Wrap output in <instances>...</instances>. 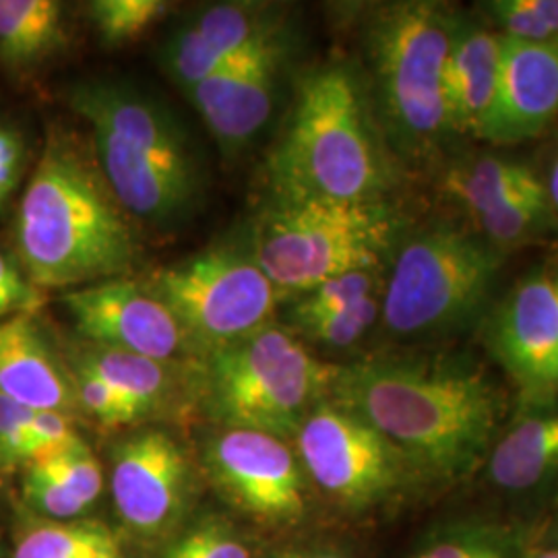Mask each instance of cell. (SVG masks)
<instances>
[{
	"label": "cell",
	"instance_id": "obj_1",
	"mask_svg": "<svg viewBox=\"0 0 558 558\" xmlns=\"http://www.w3.org/2000/svg\"><path fill=\"white\" fill-rule=\"evenodd\" d=\"M135 228L92 145L52 129L17 205L15 257L27 279L38 290H73L126 278L140 259Z\"/></svg>",
	"mask_w": 558,
	"mask_h": 558
},
{
	"label": "cell",
	"instance_id": "obj_6",
	"mask_svg": "<svg viewBox=\"0 0 558 558\" xmlns=\"http://www.w3.org/2000/svg\"><path fill=\"white\" fill-rule=\"evenodd\" d=\"M401 234L387 201H331L269 193L244 244L279 296H302L327 279L379 269Z\"/></svg>",
	"mask_w": 558,
	"mask_h": 558
},
{
	"label": "cell",
	"instance_id": "obj_27",
	"mask_svg": "<svg viewBox=\"0 0 558 558\" xmlns=\"http://www.w3.org/2000/svg\"><path fill=\"white\" fill-rule=\"evenodd\" d=\"M377 274L379 269L352 271L311 288L294 302L290 313V325L336 315L362 300L380 294V279Z\"/></svg>",
	"mask_w": 558,
	"mask_h": 558
},
{
	"label": "cell",
	"instance_id": "obj_12",
	"mask_svg": "<svg viewBox=\"0 0 558 558\" xmlns=\"http://www.w3.org/2000/svg\"><path fill=\"white\" fill-rule=\"evenodd\" d=\"M207 472L221 495L263 525H294L306 513L296 453L274 435L223 428L205 449Z\"/></svg>",
	"mask_w": 558,
	"mask_h": 558
},
{
	"label": "cell",
	"instance_id": "obj_11",
	"mask_svg": "<svg viewBox=\"0 0 558 558\" xmlns=\"http://www.w3.org/2000/svg\"><path fill=\"white\" fill-rule=\"evenodd\" d=\"M290 57L292 36L283 27L184 92L218 143L221 156L239 158L267 129L278 108Z\"/></svg>",
	"mask_w": 558,
	"mask_h": 558
},
{
	"label": "cell",
	"instance_id": "obj_10",
	"mask_svg": "<svg viewBox=\"0 0 558 558\" xmlns=\"http://www.w3.org/2000/svg\"><path fill=\"white\" fill-rule=\"evenodd\" d=\"M294 440L311 480L354 511L391 499L420 472L398 445L331 399L311 410Z\"/></svg>",
	"mask_w": 558,
	"mask_h": 558
},
{
	"label": "cell",
	"instance_id": "obj_29",
	"mask_svg": "<svg viewBox=\"0 0 558 558\" xmlns=\"http://www.w3.org/2000/svg\"><path fill=\"white\" fill-rule=\"evenodd\" d=\"M71 377L80 410L94 416L104 426H124L145 418L141 408L131 399L124 398L119 389H114L110 383H106L83 364L73 362Z\"/></svg>",
	"mask_w": 558,
	"mask_h": 558
},
{
	"label": "cell",
	"instance_id": "obj_22",
	"mask_svg": "<svg viewBox=\"0 0 558 558\" xmlns=\"http://www.w3.org/2000/svg\"><path fill=\"white\" fill-rule=\"evenodd\" d=\"M66 44L64 7L54 0H0V64L27 73Z\"/></svg>",
	"mask_w": 558,
	"mask_h": 558
},
{
	"label": "cell",
	"instance_id": "obj_42",
	"mask_svg": "<svg viewBox=\"0 0 558 558\" xmlns=\"http://www.w3.org/2000/svg\"><path fill=\"white\" fill-rule=\"evenodd\" d=\"M536 558H558V550H542Z\"/></svg>",
	"mask_w": 558,
	"mask_h": 558
},
{
	"label": "cell",
	"instance_id": "obj_37",
	"mask_svg": "<svg viewBox=\"0 0 558 558\" xmlns=\"http://www.w3.org/2000/svg\"><path fill=\"white\" fill-rule=\"evenodd\" d=\"M0 292L17 300L25 313H34L41 304V290L27 279L20 259L4 248H0Z\"/></svg>",
	"mask_w": 558,
	"mask_h": 558
},
{
	"label": "cell",
	"instance_id": "obj_23",
	"mask_svg": "<svg viewBox=\"0 0 558 558\" xmlns=\"http://www.w3.org/2000/svg\"><path fill=\"white\" fill-rule=\"evenodd\" d=\"M542 184L544 182L527 166L499 158L461 163L453 168L445 180L447 193L458 201L472 218H478L482 214L499 207L507 201L515 199L523 193H530Z\"/></svg>",
	"mask_w": 558,
	"mask_h": 558
},
{
	"label": "cell",
	"instance_id": "obj_3",
	"mask_svg": "<svg viewBox=\"0 0 558 558\" xmlns=\"http://www.w3.org/2000/svg\"><path fill=\"white\" fill-rule=\"evenodd\" d=\"M92 131V151L122 209L137 226L174 230L207 191L205 161L172 106L133 81L92 80L69 92Z\"/></svg>",
	"mask_w": 558,
	"mask_h": 558
},
{
	"label": "cell",
	"instance_id": "obj_4",
	"mask_svg": "<svg viewBox=\"0 0 558 558\" xmlns=\"http://www.w3.org/2000/svg\"><path fill=\"white\" fill-rule=\"evenodd\" d=\"M269 193L331 201H385L393 184L364 77L345 62L308 71L267 161Z\"/></svg>",
	"mask_w": 558,
	"mask_h": 558
},
{
	"label": "cell",
	"instance_id": "obj_18",
	"mask_svg": "<svg viewBox=\"0 0 558 558\" xmlns=\"http://www.w3.org/2000/svg\"><path fill=\"white\" fill-rule=\"evenodd\" d=\"M0 396L32 410L69 416L80 410L71 371L60 362L34 313L0 323Z\"/></svg>",
	"mask_w": 558,
	"mask_h": 558
},
{
	"label": "cell",
	"instance_id": "obj_24",
	"mask_svg": "<svg viewBox=\"0 0 558 558\" xmlns=\"http://www.w3.org/2000/svg\"><path fill=\"white\" fill-rule=\"evenodd\" d=\"M13 558H126L120 539L98 521H62L34 527Z\"/></svg>",
	"mask_w": 558,
	"mask_h": 558
},
{
	"label": "cell",
	"instance_id": "obj_36",
	"mask_svg": "<svg viewBox=\"0 0 558 558\" xmlns=\"http://www.w3.org/2000/svg\"><path fill=\"white\" fill-rule=\"evenodd\" d=\"M416 558H507V553L499 539L474 532L439 539Z\"/></svg>",
	"mask_w": 558,
	"mask_h": 558
},
{
	"label": "cell",
	"instance_id": "obj_20",
	"mask_svg": "<svg viewBox=\"0 0 558 558\" xmlns=\"http://www.w3.org/2000/svg\"><path fill=\"white\" fill-rule=\"evenodd\" d=\"M73 362L83 364L119 389L124 398L141 408L145 418L177 408L184 389V375L193 368L184 371L182 362L145 359L87 341L75 352Z\"/></svg>",
	"mask_w": 558,
	"mask_h": 558
},
{
	"label": "cell",
	"instance_id": "obj_14",
	"mask_svg": "<svg viewBox=\"0 0 558 558\" xmlns=\"http://www.w3.org/2000/svg\"><path fill=\"white\" fill-rule=\"evenodd\" d=\"M110 486L122 523L140 536H160L186 509L193 470L168 433L141 430L117 445Z\"/></svg>",
	"mask_w": 558,
	"mask_h": 558
},
{
	"label": "cell",
	"instance_id": "obj_8",
	"mask_svg": "<svg viewBox=\"0 0 558 558\" xmlns=\"http://www.w3.org/2000/svg\"><path fill=\"white\" fill-rule=\"evenodd\" d=\"M502 253L456 226H435L396 255L380 302V323L398 338L435 336L476 317L499 276Z\"/></svg>",
	"mask_w": 558,
	"mask_h": 558
},
{
	"label": "cell",
	"instance_id": "obj_33",
	"mask_svg": "<svg viewBox=\"0 0 558 558\" xmlns=\"http://www.w3.org/2000/svg\"><path fill=\"white\" fill-rule=\"evenodd\" d=\"M34 410L0 396V470L32 461Z\"/></svg>",
	"mask_w": 558,
	"mask_h": 558
},
{
	"label": "cell",
	"instance_id": "obj_26",
	"mask_svg": "<svg viewBox=\"0 0 558 558\" xmlns=\"http://www.w3.org/2000/svg\"><path fill=\"white\" fill-rule=\"evenodd\" d=\"M170 9L166 0H94L87 4V15L101 44L120 48L140 40Z\"/></svg>",
	"mask_w": 558,
	"mask_h": 558
},
{
	"label": "cell",
	"instance_id": "obj_31",
	"mask_svg": "<svg viewBox=\"0 0 558 558\" xmlns=\"http://www.w3.org/2000/svg\"><path fill=\"white\" fill-rule=\"evenodd\" d=\"M34 465H40L46 474H50L64 488H69L83 505L92 507L100 499L104 490V472L100 461L83 440H75L71 447H66L52 458L34 461Z\"/></svg>",
	"mask_w": 558,
	"mask_h": 558
},
{
	"label": "cell",
	"instance_id": "obj_17",
	"mask_svg": "<svg viewBox=\"0 0 558 558\" xmlns=\"http://www.w3.org/2000/svg\"><path fill=\"white\" fill-rule=\"evenodd\" d=\"M558 117V41L500 36L499 75L478 140L513 145L534 140Z\"/></svg>",
	"mask_w": 558,
	"mask_h": 558
},
{
	"label": "cell",
	"instance_id": "obj_5",
	"mask_svg": "<svg viewBox=\"0 0 558 558\" xmlns=\"http://www.w3.org/2000/svg\"><path fill=\"white\" fill-rule=\"evenodd\" d=\"M458 15L439 2H385L362 23L366 89L389 151L424 160L447 131L445 64Z\"/></svg>",
	"mask_w": 558,
	"mask_h": 558
},
{
	"label": "cell",
	"instance_id": "obj_30",
	"mask_svg": "<svg viewBox=\"0 0 558 558\" xmlns=\"http://www.w3.org/2000/svg\"><path fill=\"white\" fill-rule=\"evenodd\" d=\"M163 558H253V553L228 521L207 518L184 530Z\"/></svg>",
	"mask_w": 558,
	"mask_h": 558
},
{
	"label": "cell",
	"instance_id": "obj_7",
	"mask_svg": "<svg viewBox=\"0 0 558 558\" xmlns=\"http://www.w3.org/2000/svg\"><path fill=\"white\" fill-rule=\"evenodd\" d=\"M195 366L203 403L223 428L283 440L294 439L311 410L329 398L339 371L276 323Z\"/></svg>",
	"mask_w": 558,
	"mask_h": 558
},
{
	"label": "cell",
	"instance_id": "obj_28",
	"mask_svg": "<svg viewBox=\"0 0 558 558\" xmlns=\"http://www.w3.org/2000/svg\"><path fill=\"white\" fill-rule=\"evenodd\" d=\"M380 302L383 294H375L336 315L304 320L292 327L296 329L300 338L319 343L323 348L343 350L359 343L375 327V323L380 319Z\"/></svg>",
	"mask_w": 558,
	"mask_h": 558
},
{
	"label": "cell",
	"instance_id": "obj_43",
	"mask_svg": "<svg viewBox=\"0 0 558 558\" xmlns=\"http://www.w3.org/2000/svg\"><path fill=\"white\" fill-rule=\"evenodd\" d=\"M553 281V288H555V294H557L558 299V274L555 276V278L550 279Z\"/></svg>",
	"mask_w": 558,
	"mask_h": 558
},
{
	"label": "cell",
	"instance_id": "obj_19",
	"mask_svg": "<svg viewBox=\"0 0 558 558\" xmlns=\"http://www.w3.org/2000/svg\"><path fill=\"white\" fill-rule=\"evenodd\" d=\"M500 36L458 20L445 64L447 131L478 140L499 75Z\"/></svg>",
	"mask_w": 558,
	"mask_h": 558
},
{
	"label": "cell",
	"instance_id": "obj_15",
	"mask_svg": "<svg viewBox=\"0 0 558 558\" xmlns=\"http://www.w3.org/2000/svg\"><path fill=\"white\" fill-rule=\"evenodd\" d=\"M486 341L527 403L558 391V299L553 281L532 276L502 300L488 320Z\"/></svg>",
	"mask_w": 558,
	"mask_h": 558
},
{
	"label": "cell",
	"instance_id": "obj_35",
	"mask_svg": "<svg viewBox=\"0 0 558 558\" xmlns=\"http://www.w3.org/2000/svg\"><path fill=\"white\" fill-rule=\"evenodd\" d=\"M73 416L54 410H34L32 416V461L52 458L75 440H80L73 428Z\"/></svg>",
	"mask_w": 558,
	"mask_h": 558
},
{
	"label": "cell",
	"instance_id": "obj_34",
	"mask_svg": "<svg viewBox=\"0 0 558 558\" xmlns=\"http://www.w3.org/2000/svg\"><path fill=\"white\" fill-rule=\"evenodd\" d=\"M25 495L48 518L73 521L83 515L89 507L83 505L69 488L46 474L40 465L29 463V472L25 478Z\"/></svg>",
	"mask_w": 558,
	"mask_h": 558
},
{
	"label": "cell",
	"instance_id": "obj_40",
	"mask_svg": "<svg viewBox=\"0 0 558 558\" xmlns=\"http://www.w3.org/2000/svg\"><path fill=\"white\" fill-rule=\"evenodd\" d=\"M546 193H548V199L553 209L558 214V156L553 168H550V174H548V184H546Z\"/></svg>",
	"mask_w": 558,
	"mask_h": 558
},
{
	"label": "cell",
	"instance_id": "obj_25",
	"mask_svg": "<svg viewBox=\"0 0 558 558\" xmlns=\"http://www.w3.org/2000/svg\"><path fill=\"white\" fill-rule=\"evenodd\" d=\"M546 184L474 218L480 236L495 248L511 246L544 230L553 216Z\"/></svg>",
	"mask_w": 558,
	"mask_h": 558
},
{
	"label": "cell",
	"instance_id": "obj_38",
	"mask_svg": "<svg viewBox=\"0 0 558 558\" xmlns=\"http://www.w3.org/2000/svg\"><path fill=\"white\" fill-rule=\"evenodd\" d=\"M29 158H32L29 141L21 131L20 124L9 119H0V166L29 160Z\"/></svg>",
	"mask_w": 558,
	"mask_h": 558
},
{
	"label": "cell",
	"instance_id": "obj_32",
	"mask_svg": "<svg viewBox=\"0 0 558 558\" xmlns=\"http://www.w3.org/2000/svg\"><path fill=\"white\" fill-rule=\"evenodd\" d=\"M486 7L502 38L532 44H557V36L539 17L532 0H495Z\"/></svg>",
	"mask_w": 558,
	"mask_h": 558
},
{
	"label": "cell",
	"instance_id": "obj_9",
	"mask_svg": "<svg viewBox=\"0 0 558 558\" xmlns=\"http://www.w3.org/2000/svg\"><path fill=\"white\" fill-rule=\"evenodd\" d=\"M143 283L177 319L195 362L274 325L283 300L244 240L203 248Z\"/></svg>",
	"mask_w": 558,
	"mask_h": 558
},
{
	"label": "cell",
	"instance_id": "obj_13",
	"mask_svg": "<svg viewBox=\"0 0 558 558\" xmlns=\"http://www.w3.org/2000/svg\"><path fill=\"white\" fill-rule=\"evenodd\" d=\"M60 300L87 343L161 362L195 360L179 323L143 279H104Z\"/></svg>",
	"mask_w": 558,
	"mask_h": 558
},
{
	"label": "cell",
	"instance_id": "obj_2",
	"mask_svg": "<svg viewBox=\"0 0 558 558\" xmlns=\"http://www.w3.org/2000/svg\"><path fill=\"white\" fill-rule=\"evenodd\" d=\"M375 426L440 478L468 474L488 453L502 414L497 387L442 360H371L339 366L329 398Z\"/></svg>",
	"mask_w": 558,
	"mask_h": 558
},
{
	"label": "cell",
	"instance_id": "obj_16",
	"mask_svg": "<svg viewBox=\"0 0 558 558\" xmlns=\"http://www.w3.org/2000/svg\"><path fill=\"white\" fill-rule=\"evenodd\" d=\"M283 27H288L283 9L271 2L209 4L180 23L163 41L161 69L182 92H189Z\"/></svg>",
	"mask_w": 558,
	"mask_h": 558
},
{
	"label": "cell",
	"instance_id": "obj_21",
	"mask_svg": "<svg viewBox=\"0 0 558 558\" xmlns=\"http://www.w3.org/2000/svg\"><path fill=\"white\" fill-rule=\"evenodd\" d=\"M488 474L513 493L557 476L558 412H538L518 422L490 451Z\"/></svg>",
	"mask_w": 558,
	"mask_h": 558
},
{
	"label": "cell",
	"instance_id": "obj_39",
	"mask_svg": "<svg viewBox=\"0 0 558 558\" xmlns=\"http://www.w3.org/2000/svg\"><path fill=\"white\" fill-rule=\"evenodd\" d=\"M278 558H345L339 550L327 548V546H308V548H294L288 550Z\"/></svg>",
	"mask_w": 558,
	"mask_h": 558
},
{
	"label": "cell",
	"instance_id": "obj_41",
	"mask_svg": "<svg viewBox=\"0 0 558 558\" xmlns=\"http://www.w3.org/2000/svg\"><path fill=\"white\" fill-rule=\"evenodd\" d=\"M20 313H25V311L21 308L20 302L15 299H11V296H7L4 292H0V319H2V317H13V315H20Z\"/></svg>",
	"mask_w": 558,
	"mask_h": 558
}]
</instances>
